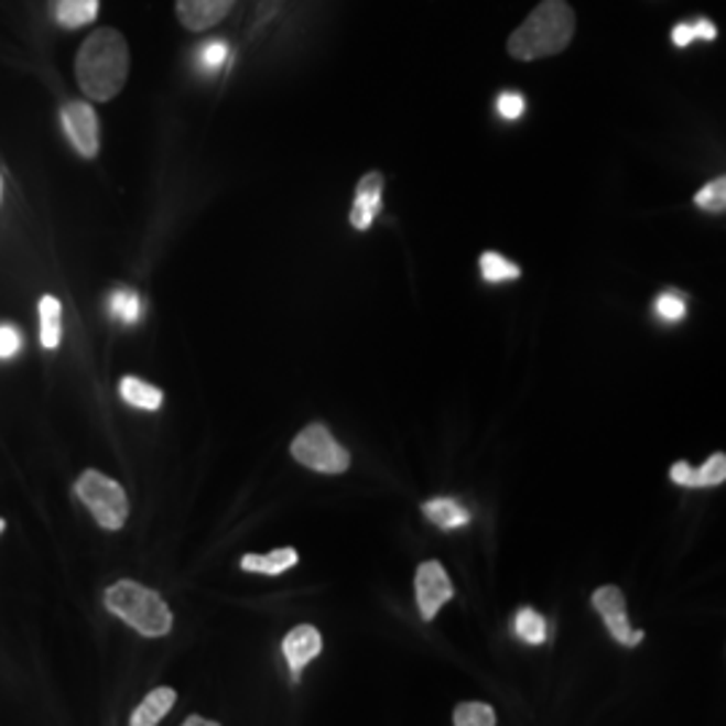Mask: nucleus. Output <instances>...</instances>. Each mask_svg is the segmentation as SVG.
<instances>
[{
  "label": "nucleus",
  "instance_id": "4be33fe9",
  "mask_svg": "<svg viewBox=\"0 0 726 726\" xmlns=\"http://www.w3.org/2000/svg\"><path fill=\"white\" fill-rule=\"evenodd\" d=\"M718 35L716 24L711 20H694V22H679L673 28V44L679 48H686L692 46L694 41L703 39V41H713Z\"/></svg>",
  "mask_w": 726,
  "mask_h": 726
},
{
  "label": "nucleus",
  "instance_id": "412c9836",
  "mask_svg": "<svg viewBox=\"0 0 726 726\" xmlns=\"http://www.w3.org/2000/svg\"><path fill=\"white\" fill-rule=\"evenodd\" d=\"M479 270L487 283H506V280H517L522 274V270L514 264V261H509L500 253H492V250L481 253Z\"/></svg>",
  "mask_w": 726,
  "mask_h": 726
},
{
  "label": "nucleus",
  "instance_id": "1a4fd4ad",
  "mask_svg": "<svg viewBox=\"0 0 726 726\" xmlns=\"http://www.w3.org/2000/svg\"><path fill=\"white\" fill-rule=\"evenodd\" d=\"M237 0H175V17L192 33H205L227 20Z\"/></svg>",
  "mask_w": 726,
  "mask_h": 726
},
{
  "label": "nucleus",
  "instance_id": "aec40b11",
  "mask_svg": "<svg viewBox=\"0 0 726 726\" xmlns=\"http://www.w3.org/2000/svg\"><path fill=\"white\" fill-rule=\"evenodd\" d=\"M514 632H517V638L524 640V643L541 646V643H546V638H549V625H546L544 616H541L539 611H533V608H520V614H517V619H514Z\"/></svg>",
  "mask_w": 726,
  "mask_h": 726
},
{
  "label": "nucleus",
  "instance_id": "f257e3e1",
  "mask_svg": "<svg viewBox=\"0 0 726 726\" xmlns=\"http://www.w3.org/2000/svg\"><path fill=\"white\" fill-rule=\"evenodd\" d=\"M130 76V46L113 28H100L76 54V82L89 100L108 102L124 89Z\"/></svg>",
  "mask_w": 726,
  "mask_h": 726
},
{
  "label": "nucleus",
  "instance_id": "a878e982",
  "mask_svg": "<svg viewBox=\"0 0 726 726\" xmlns=\"http://www.w3.org/2000/svg\"><path fill=\"white\" fill-rule=\"evenodd\" d=\"M496 108H498V113L503 116V119L514 121L524 113V97L520 95V91H500Z\"/></svg>",
  "mask_w": 726,
  "mask_h": 726
},
{
  "label": "nucleus",
  "instance_id": "ddd939ff",
  "mask_svg": "<svg viewBox=\"0 0 726 726\" xmlns=\"http://www.w3.org/2000/svg\"><path fill=\"white\" fill-rule=\"evenodd\" d=\"M175 705V692L170 686H162V689H154V692L149 694V697L143 700L136 707V713H132L130 724L132 726H154L160 724L164 716H167L170 711H173Z\"/></svg>",
  "mask_w": 726,
  "mask_h": 726
},
{
  "label": "nucleus",
  "instance_id": "c756f323",
  "mask_svg": "<svg viewBox=\"0 0 726 726\" xmlns=\"http://www.w3.org/2000/svg\"><path fill=\"white\" fill-rule=\"evenodd\" d=\"M3 530H6V522H3V520H0V533H3Z\"/></svg>",
  "mask_w": 726,
  "mask_h": 726
},
{
  "label": "nucleus",
  "instance_id": "6ab92c4d",
  "mask_svg": "<svg viewBox=\"0 0 726 726\" xmlns=\"http://www.w3.org/2000/svg\"><path fill=\"white\" fill-rule=\"evenodd\" d=\"M108 313H111L113 321L124 323V326H136V323L143 318V304H140V296L136 291L116 289L111 299H108Z\"/></svg>",
  "mask_w": 726,
  "mask_h": 726
},
{
  "label": "nucleus",
  "instance_id": "f03ea898",
  "mask_svg": "<svg viewBox=\"0 0 726 726\" xmlns=\"http://www.w3.org/2000/svg\"><path fill=\"white\" fill-rule=\"evenodd\" d=\"M573 35H576V14L567 0H541L509 35L506 48L520 63H535L565 52Z\"/></svg>",
  "mask_w": 726,
  "mask_h": 726
},
{
  "label": "nucleus",
  "instance_id": "5701e85b",
  "mask_svg": "<svg viewBox=\"0 0 726 726\" xmlns=\"http://www.w3.org/2000/svg\"><path fill=\"white\" fill-rule=\"evenodd\" d=\"M453 722L457 726H492L496 724V711L485 703H463L455 707Z\"/></svg>",
  "mask_w": 726,
  "mask_h": 726
},
{
  "label": "nucleus",
  "instance_id": "c85d7f7f",
  "mask_svg": "<svg viewBox=\"0 0 726 726\" xmlns=\"http://www.w3.org/2000/svg\"><path fill=\"white\" fill-rule=\"evenodd\" d=\"M186 726H216V722H207V718L192 716V718H186Z\"/></svg>",
  "mask_w": 726,
  "mask_h": 726
},
{
  "label": "nucleus",
  "instance_id": "cd10ccee",
  "mask_svg": "<svg viewBox=\"0 0 726 726\" xmlns=\"http://www.w3.org/2000/svg\"><path fill=\"white\" fill-rule=\"evenodd\" d=\"M229 57V46L224 44V41H210V44H205L203 52H199V63H203V68L207 71H218L224 63H227Z\"/></svg>",
  "mask_w": 726,
  "mask_h": 726
},
{
  "label": "nucleus",
  "instance_id": "9b49d317",
  "mask_svg": "<svg viewBox=\"0 0 726 726\" xmlns=\"http://www.w3.org/2000/svg\"><path fill=\"white\" fill-rule=\"evenodd\" d=\"M382 188H386L382 173L371 170V173L364 175L356 188V199H353V210H350L353 229L366 231L371 224H375V218L380 216L382 210Z\"/></svg>",
  "mask_w": 726,
  "mask_h": 726
},
{
  "label": "nucleus",
  "instance_id": "f3484780",
  "mask_svg": "<svg viewBox=\"0 0 726 726\" xmlns=\"http://www.w3.org/2000/svg\"><path fill=\"white\" fill-rule=\"evenodd\" d=\"M119 393L127 404L145 409V412H156V409H162V404H164L162 390L149 386V382L138 380V377H124L119 386Z\"/></svg>",
  "mask_w": 726,
  "mask_h": 726
},
{
  "label": "nucleus",
  "instance_id": "423d86ee",
  "mask_svg": "<svg viewBox=\"0 0 726 726\" xmlns=\"http://www.w3.org/2000/svg\"><path fill=\"white\" fill-rule=\"evenodd\" d=\"M592 606H595V611L603 616V621H606L608 632H611V638L616 643L627 646V649H632V646H638L640 640H643V630H632L630 619H627V606H625V595H621L619 587H600L592 595Z\"/></svg>",
  "mask_w": 726,
  "mask_h": 726
},
{
  "label": "nucleus",
  "instance_id": "9d476101",
  "mask_svg": "<svg viewBox=\"0 0 726 726\" xmlns=\"http://www.w3.org/2000/svg\"><path fill=\"white\" fill-rule=\"evenodd\" d=\"M321 649H323V638L313 625H299L283 638V657L285 662H289L291 681L299 683V679H302V670L321 654Z\"/></svg>",
  "mask_w": 726,
  "mask_h": 726
},
{
  "label": "nucleus",
  "instance_id": "6e6552de",
  "mask_svg": "<svg viewBox=\"0 0 726 726\" xmlns=\"http://www.w3.org/2000/svg\"><path fill=\"white\" fill-rule=\"evenodd\" d=\"M63 127L71 145L84 160L97 156V151H100V121H97L95 108L89 102H68L63 108Z\"/></svg>",
  "mask_w": 726,
  "mask_h": 726
},
{
  "label": "nucleus",
  "instance_id": "dca6fc26",
  "mask_svg": "<svg viewBox=\"0 0 726 726\" xmlns=\"http://www.w3.org/2000/svg\"><path fill=\"white\" fill-rule=\"evenodd\" d=\"M39 318L41 345H44V350H57L59 339H63V304H59L57 296H41Z\"/></svg>",
  "mask_w": 726,
  "mask_h": 726
},
{
  "label": "nucleus",
  "instance_id": "0eeeda50",
  "mask_svg": "<svg viewBox=\"0 0 726 726\" xmlns=\"http://www.w3.org/2000/svg\"><path fill=\"white\" fill-rule=\"evenodd\" d=\"M453 582H449L447 571L436 560H429L418 567V576H414V595H418V608L420 616L425 621H431L433 616L442 611L444 603L453 597Z\"/></svg>",
  "mask_w": 726,
  "mask_h": 726
},
{
  "label": "nucleus",
  "instance_id": "39448f33",
  "mask_svg": "<svg viewBox=\"0 0 726 726\" xmlns=\"http://www.w3.org/2000/svg\"><path fill=\"white\" fill-rule=\"evenodd\" d=\"M291 455L302 466L313 468L318 474H345L350 468V453L332 436L326 425H307L291 444Z\"/></svg>",
  "mask_w": 726,
  "mask_h": 726
},
{
  "label": "nucleus",
  "instance_id": "7ed1b4c3",
  "mask_svg": "<svg viewBox=\"0 0 726 726\" xmlns=\"http://www.w3.org/2000/svg\"><path fill=\"white\" fill-rule=\"evenodd\" d=\"M106 608L145 638H162L173 630V614L154 589L138 582H116L106 589Z\"/></svg>",
  "mask_w": 726,
  "mask_h": 726
},
{
  "label": "nucleus",
  "instance_id": "393cba45",
  "mask_svg": "<svg viewBox=\"0 0 726 726\" xmlns=\"http://www.w3.org/2000/svg\"><path fill=\"white\" fill-rule=\"evenodd\" d=\"M657 315L664 323H681L686 318V299H681L675 291H664L657 296Z\"/></svg>",
  "mask_w": 726,
  "mask_h": 726
},
{
  "label": "nucleus",
  "instance_id": "f8f14e48",
  "mask_svg": "<svg viewBox=\"0 0 726 726\" xmlns=\"http://www.w3.org/2000/svg\"><path fill=\"white\" fill-rule=\"evenodd\" d=\"M670 479L681 487H716L726 481V455L716 453L703 468H692L689 463H675L670 468Z\"/></svg>",
  "mask_w": 726,
  "mask_h": 726
},
{
  "label": "nucleus",
  "instance_id": "bb28decb",
  "mask_svg": "<svg viewBox=\"0 0 726 726\" xmlns=\"http://www.w3.org/2000/svg\"><path fill=\"white\" fill-rule=\"evenodd\" d=\"M22 350V334L14 326H0V361H9V358L20 356Z\"/></svg>",
  "mask_w": 726,
  "mask_h": 726
},
{
  "label": "nucleus",
  "instance_id": "4468645a",
  "mask_svg": "<svg viewBox=\"0 0 726 726\" xmlns=\"http://www.w3.org/2000/svg\"><path fill=\"white\" fill-rule=\"evenodd\" d=\"M100 14V0H54V20L65 30L84 28Z\"/></svg>",
  "mask_w": 726,
  "mask_h": 726
},
{
  "label": "nucleus",
  "instance_id": "2eb2a0df",
  "mask_svg": "<svg viewBox=\"0 0 726 726\" xmlns=\"http://www.w3.org/2000/svg\"><path fill=\"white\" fill-rule=\"evenodd\" d=\"M299 563L296 549H274L270 554H246L240 560L242 571L248 573H267V576H278V573L291 571Z\"/></svg>",
  "mask_w": 726,
  "mask_h": 726
},
{
  "label": "nucleus",
  "instance_id": "a211bd4d",
  "mask_svg": "<svg viewBox=\"0 0 726 726\" xmlns=\"http://www.w3.org/2000/svg\"><path fill=\"white\" fill-rule=\"evenodd\" d=\"M423 514L429 517L433 524H438V528H444V530L463 528V524H468V520H472V514H468L460 503H455L453 498L429 500V503L423 506Z\"/></svg>",
  "mask_w": 726,
  "mask_h": 726
},
{
  "label": "nucleus",
  "instance_id": "20e7f679",
  "mask_svg": "<svg viewBox=\"0 0 726 726\" xmlns=\"http://www.w3.org/2000/svg\"><path fill=\"white\" fill-rule=\"evenodd\" d=\"M76 496L87 506L97 524L106 530H121L130 514V500L119 481L100 472H84L76 481Z\"/></svg>",
  "mask_w": 726,
  "mask_h": 726
},
{
  "label": "nucleus",
  "instance_id": "b1692460",
  "mask_svg": "<svg viewBox=\"0 0 726 726\" xmlns=\"http://www.w3.org/2000/svg\"><path fill=\"white\" fill-rule=\"evenodd\" d=\"M694 205L705 213H726V175L700 188L694 194Z\"/></svg>",
  "mask_w": 726,
  "mask_h": 726
}]
</instances>
